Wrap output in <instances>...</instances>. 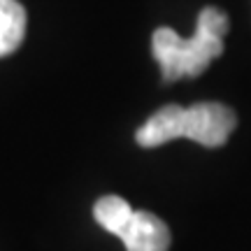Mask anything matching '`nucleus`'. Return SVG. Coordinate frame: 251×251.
<instances>
[{
    "label": "nucleus",
    "instance_id": "nucleus-1",
    "mask_svg": "<svg viewBox=\"0 0 251 251\" xmlns=\"http://www.w3.org/2000/svg\"><path fill=\"white\" fill-rule=\"evenodd\" d=\"M228 17L219 7H205L198 17L193 37H181L172 28H156L151 37L153 58L158 61L165 81L198 77L224 51Z\"/></svg>",
    "mask_w": 251,
    "mask_h": 251
},
{
    "label": "nucleus",
    "instance_id": "nucleus-2",
    "mask_svg": "<svg viewBox=\"0 0 251 251\" xmlns=\"http://www.w3.org/2000/svg\"><path fill=\"white\" fill-rule=\"evenodd\" d=\"M235 130V114L221 102H196L186 107L184 137L202 147H221Z\"/></svg>",
    "mask_w": 251,
    "mask_h": 251
},
{
    "label": "nucleus",
    "instance_id": "nucleus-3",
    "mask_svg": "<svg viewBox=\"0 0 251 251\" xmlns=\"http://www.w3.org/2000/svg\"><path fill=\"white\" fill-rule=\"evenodd\" d=\"M121 240L126 251H168L170 249V230L163 219L151 212H135Z\"/></svg>",
    "mask_w": 251,
    "mask_h": 251
},
{
    "label": "nucleus",
    "instance_id": "nucleus-4",
    "mask_svg": "<svg viewBox=\"0 0 251 251\" xmlns=\"http://www.w3.org/2000/svg\"><path fill=\"white\" fill-rule=\"evenodd\" d=\"M184 121H186V107L165 105L137 128L135 140L144 149L161 147V144L172 142L177 137H184Z\"/></svg>",
    "mask_w": 251,
    "mask_h": 251
},
{
    "label": "nucleus",
    "instance_id": "nucleus-5",
    "mask_svg": "<svg viewBox=\"0 0 251 251\" xmlns=\"http://www.w3.org/2000/svg\"><path fill=\"white\" fill-rule=\"evenodd\" d=\"M26 37V7L19 0H0V58L14 54Z\"/></svg>",
    "mask_w": 251,
    "mask_h": 251
},
{
    "label": "nucleus",
    "instance_id": "nucleus-6",
    "mask_svg": "<svg viewBox=\"0 0 251 251\" xmlns=\"http://www.w3.org/2000/svg\"><path fill=\"white\" fill-rule=\"evenodd\" d=\"M133 214H135V209L126 202L124 198H119V196H105L93 205V216H96V221H98L107 233L117 235V237L124 235V230L128 228Z\"/></svg>",
    "mask_w": 251,
    "mask_h": 251
}]
</instances>
